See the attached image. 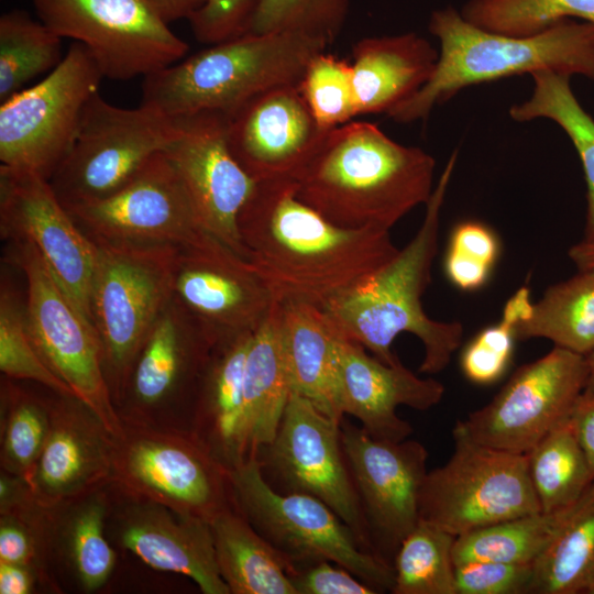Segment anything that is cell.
I'll use <instances>...</instances> for the list:
<instances>
[{
	"mask_svg": "<svg viewBox=\"0 0 594 594\" xmlns=\"http://www.w3.org/2000/svg\"><path fill=\"white\" fill-rule=\"evenodd\" d=\"M246 260L278 301L323 307L399 252L389 231L341 228L301 201L294 179L258 182L239 216Z\"/></svg>",
	"mask_w": 594,
	"mask_h": 594,
	"instance_id": "cell-1",
	"label": "cell"
},
{
	"mask_svg": "<svg viewBox=\"0 0 594 594\" xmlns=\"http://www.w3.org/2000/svg\"><path fill=\"white\" fill-rule=\"evenodd\" d=\"M436 162L376 124L350 121L327 131L294 179L298 198L345 229L387 230L427 204Z\"/></svg>",
	"mask_w": 594,
	"mask_h": 594,
	"instance_id": "cell-2",
	"label": "cell"
},
{
	"mask_svg": "<svg viewBox=\"0 0 594 594\" xmlns=\"http://www.w3.org/2000/svg\"><path fill=\"white\" fill-rule=\"evenodd\" d=\"M455 160L453 153L426 204L422 224L414 239L377 272L321 307L344 338L387 364L399 362L392 351L396 337L415 334L424 344L419 372L425 374L443 371L463 337L461 322L436 321L421 304L431 280L440 211Z\"/></svg>",
	"mask_w": 594,
	"mask_h": 594,
	"instance_id": "cell-3",
	"label": "cell"
},
{
	"mask_svg": "<svg viewBox=\"0 0 594 594\" xmlns=\"http://www.w3.org/2000/svg\"><path fill=\"white\" fill-rule=\"evenodd\" d=\"M429 32L440 42L427 82L387 116L400 123L426 119L435 106L472 85L552 70L594 79V24L569 19L530 35L513 36L477 28L453 7L435 10Z\"/></svg>",
	"mask_w": 594,
	"mask_h": 594,
	"instance_id": "cell-4",
	"label": "cell"
},
{
	"mask_svg": "<svg viewBox=\"0 0 594 594\" xmlns=\"http://www.w3.org/2000/svg\"><path fill=\"white\" fill-rule=\"evenodd\" d=\"M329 44L295 31L243 34L144 77L141 105L172 119L234 114L255 96L299 85L309 62Z\"/></svg>",
	"mask_w": 594,
	"mask_h": 594,
	"instance_id": "cell-5",
	"label": "cell"
},
{
	"mask_svg": "<svg viewBox=\"0 0 594 594\" xmlns=\"http://www.w3.org/2000/svg\"><path fill=\"white\" fill-rule=\"evenodd\" d=\"M92 241L96 263L90 310L117 409L134 360L170 298L178 245Z\"/></svg>",
	"mask_w": 594,
	"mask_h": 594,
	"instance_id": "cell-6",
	"label": "cell"
},
{
	"mask_svg": "<svg viewBox=\"0 0 594 594\" xmlns=\"http://www.w3.org/2000/svg\"><path fill=\"white\" fill-rule=\"evenodd\" d=\"M234 507L293 568L320 560L337 563L377 593L391 592L394 566L367 551L322 501L273 488L255 457L229 471ZM290 572V571H289Z\"/></svg>",
	"mask_w": 594,
	"mask_h": 594,
	"instance_id": "cell-7",
	"label": "cell"
},
{
	"mask_svg": "<svg viewBox=\"0 0 594 594\" xmlns=\"http://www.w3.org/2000/svg\"><path fill=\"white\" fill-rule=\"evenodd\" d=\"M122 425L113 439L114 493L208 522L234 506L229 471L190 430Z\"/></svg>",
	"mask_w": 594,
	"mask_h": 594,
	"instance_id": "cell-8",
	"label": "cell"
},
{
	"mask_svg": "<svg viewBox=\"0 0 594 594\" xmlns=\"http://www.w3.org/2000/svg\"><path fill=\"white\" fill-rule=\"evenodd\" d=\"M180 129L179 119L143 105L113 106L98 91L88 100L74 142L48 182L65 207L105 198L166 151Z\"/></svg>",
	"mask_w": 594,
	"mask_h": 594,
	"instance_id": "cell-9",
	"label": "cell"
},
{
	"mask_svg": "<svg viewBox=\"0 0 594 594\" xmlns=\"http://www.w3.org/2000/svg\"><path fill=\"white\" fill-rule=\"evenodd\" d=\"M452 436L450 459L424 480L420 520L458 537L541 510L526 454L479 443L454 430Z\"/></svg>",
	"mask_w": 594,
	"mask_h": 594,
	"instance_id": "cell-10",
	"label": "cell"
},
{
	"mask_svg": "<svg viewBox=\"0 0 594 594\" xmlns=\"http://www.w3.org/2000/svg\"><path fill=\"white\" fill-rule=\"evenodd\" d=\"M103 75L88 48L73 42L36 85L0 105L1 165L47 180L68 153L88 100Z\"/></svg>",
	"mask_w": 594,
	"mask_h": 594,
	"instance_id": "cell-11",
	"label": "cell"
},
{
	"mask_svg": "<svg viewBox=\"0 0 594 594\" xmlns=\"http://www.w3.org/2000/svg\"><path fill=\"white\" fill-rule=\"evenodd\" d=\"M7 242V263L25 277L28 323L38 353L112 435L119 436L123 425L105 377L96 329L75 307L33 244L24 240Z\"/></svg>",
	"mask_w": 594,
	"mask_h": 594,
	"instance_id": "cell-12",
	"label": "cell"
},
{
	"mask_svg": "<svg viewBox=\"0 0 594 594\" xmlns=\"http://www.w3.org/2000/svg\"><path fill=\"white\" fill-rule=\"evenodd\" d=\"M38 20L85 45L105 78L147 76L183 59L188 45L152 0H32Z\"/></svg>",
	"mask_w": 594,
	"mask_h": 594,
	"instance_id": "cell-13",
	"label": "cell"
},
{
	"mask_svg": "<svg viewBox=\"0 0 594 594\" xmlns=\"http://www.w3.org/2000/svg\"><path fill=\"white\" fill-rule=\"evenodd\" d=\"M341 421L293 392L273 441L255 458L273 488L319 498L374 553L344 455Z\"/></svg>",
	"mask_w": 594,
	"mask_h": 594,
	"instance_id": "cell-14",
	"label": "cell"
},
{
	"mask_svg": "<svg viewBox=\"0 0 594 594\" xmlns=\"http://www.w3.org/2000/svg\"><path fill=\"white\" fill-rule=\"evenodd\" d=\"M215 344L170 297L132 365L117 407L121 421L190 430L196 392Z\"/></svg>",
	"mask_w": 594,
	"mask_h": 594,
	"instance_id": "cell-15",
	"label": "cell"
},
{
	"mask_svg": "<svg viewBox=\"0 0 594 594\" xmlns=\"http://www.w3.org/2000/svg\"><path fill=\"white\" fill-rule=\"evenodd\" d=\"M587 375L586 356L554 346L518 367L490 403L458 420L453 430L479 443L526 454L570 417Z\"/></svg>",
	"mask_w": 594,
	"mask_h": 594,
	"instance_id": "cell-16",
	"label": "cell"
},
{
	"mask_svg": "<svg viewBox=\"0 0 594 594\" xmlns=\"http://www.w3.org/2000/svg\"><path fill=\"white\" fill-rule=\"evenodd\" d=\"M341 441L372 549L393 564L402 541L418 525L428 451L414 439L372 437L341 421Z\"/></svg>",
	"mask_w": 594,
	"mask_h": 594,
	"instance_id": "cell-17",
	"label": "cell"
},
{
	"mask_svg": "<svg viewBox=\"0 0 594 594\" xmlns=\"http://www.w3.org/2000/svg\"><path fill=\"white\" fill-rule=\"evenodd\" d=\"M170 297L215 343L255 332L277 301L248 260L208 233L177 246Z\"/></svg>",
	"mask_w": 594,
	"mask_h": 594,
	"instance_id": "cell-18",
	"label": "cell"
},
{
	"mask_svg": "<svg viewBox=\"0 0 594 594\" xmlns=\"http://www.w3.org/2000/svg\"><path fill=\"white\" fill-rule=\"evenodd\" d=\"M0 234L6 241L33 244L94 327L90 293L96 244L75 222L47 179L0 165Z\"/></svg>",
	"mask_w": 594,
	"mask_h": 594,
	"instance_id": "cell-19",
	"label": "cell"
},
{
	"mask_svg": "<svg viewBox=\"0 0 594 594\" xmlns=\"http://www.w3.org/2000/svg\"><path fill=\"white\" fill-rule=\"evenodd\" d=\"M65 208L92 240L184 245L206 233L165 151L113 194Z\"/></svg>",
	"mask_w": 594,
	"mask_h": 594,
	"instance_id": "cell-20",
	"label": "cell"
},
{
	"mask_svg": "<svg viewBox=\"0 0 594 594\" xmlns=\"http://www.w3.org/2000/svg\"><path fill=\"white\" fill-rule=\"evenodd\" d=\"M182 129L165 151L175 166L201 229L246 260L239 216L256 182L241 167L227 141V118L199 113L180 118Z\"/></svg>",
	"mask_w": 594,
	"mask_h": 594,
	"instance_id": "cell-21",
	"label": "cell"
},
{
	"mask_svg": "<svg viewBox=\"0 0 594 594\" xmlns=\"http://www.w3.org/2000/svg\"><path fill=\"white\" fill-rule=\"evenodd\" d=\"M106 530L110 541L148 566L183 574L204 594H230L218 569L210 522L111 490Z\"/></svg>",
	"mask_w": 594,
	"mask_h": 594,
	"instance_id": "cell-22",
	"label": "cell"
},
{
	"mask_svg": "<svg viewBox=\"0 0 594 594\" xmlns=\"http://www.w3.org/2000/svg\"><path fill=\"white\" fill-rule=\"evenodd\" d=\"M299 85H283L255 96L227 118L229 148L256 182L295 179L324 133Z\"/></svg>",
	"mask_w": 594,
	"mask_h": 594,
	"instance_id": "cell-23",
	"label": "cell"
},
{
	"mask_svg": "<svg viewBox=\"0 0 594 594\" xmlns=\"http://www.w3.org/2000/svg\"><path fill=\"white\" fill-rule=\"evenodd\" d=\"M50 429L29 484L52 508L109 484L114 436L75 395L50 392Z\"/></svg>",
	"mask_w": 594,
	"mask_h": 594,
	"instance_id": "cell-24",
	"label": "cell"
},
{
	"mask_svg": "<svg viewBox=\"0 0 594 594\" xmlns=\"http://www.w3.org/2000/svg\"><path fill=\"white\" fill-rule=\"evenodd\" d=\"M365 350L340 333L337 361L341 413L358 419L374 438L405 440L414 429L397 415V407L428 410L441 402L444 386L435 378L417 376L400 361L387 364Z\"/></svg>",
	"mask_w": 594,
	"mask_h": 594,
	"instance_id": "cell-25",
	"label": "cell"
},
{
	"mask_svg": "<svg viewBox=\"0 0 594 594\" xmlns=\"http://www.w3.org/2000/svg\"><path fill=\"white\" fill-rule=\"evenodd\" d=\"M253 333L212 346L193 406L190 431L228 471L250 459L243 376Z\"/></svg>",
	"mask_w": 594,
	"mask_h": 594,
	"instance_id": "cell-26",
	"label": "cell"
},
{
	"mask_svg": "<svg viewBox=\"0 0 594 594\" xmlns=\"http://www.w3.org/2000/svg\"><path fill=\"white\" fill-rule=\"evenodd\" d=\"M111 504L109 484L90 494L50 509L52 570L82 593H94L109 581L117 552L106 530Z\"/></svg>",
	"mask_w": 594,
	"mask_h": 594,
	"instance_id": "cell-27",
	"label": "cell"
},
{
	"mask_svg": "<svg viewBox=\"0 0 594 594\" xmlns=\"http://www.w3.org/2000/svg\"><path fill=\"white\" fill-rule=\"evenodd\" d=\"M359 116L388 113L432 75L439 52L415 32L361 38L352 51Z\"/></svg>",
	"mask_w": 594,
	"mask_h": 594,
	"instance_id": "cell-28",
	"label": "cell"
},
{
	"mask_svg": "<svg viewBox=\"0 0 594 594\" xmlns=\"http://www.w3.org/2000/svg\"><path fill=\"white\" fill-rule=\"evenodd\" d=\"M279 329L293 392L342 420L336 324L318 306L279 301Z\"/></svg>",
	"mask_w": 594,
	"mask_h": 594,
	"instance_id": "cell-29",
	"label": "cell"
},
{
	"mask_svg": "<svg viewBox=\"0 0 594 594\" xmlns=\"http://www.w3.org/2000/svg\"><path fill=\"white\" fill-rule=\"evenodd\" d=\"M292 393L277 300L253 333L245 361L243 397L250 458L273 441Z\"/></svg>",
	"mask_w": 594,
	"mask_h": 594,
	"instance_id": "cell-30",
	"label": "cell"
},
{
	"mask_svg": "<svg viewBox=\"0 0 594 594\" xmlns=\"http://www.w3.org/2000/svg\"><path fill=\"white\" fill-rule=\"evenodd\" d=\"M210 527L218 569L230 594H296L288 560L234 506Z\"/></svg>",
	"mask_w": 594,
	"mask_h": 594,
	"instance_id": "cell-31",
	"label": "cell"
},
{
	"mask_svg": "<svg viewBox=\"0 0 594 594\" xmlns=\"http://www.w3.org/2000/svg\"><path fill=\"white\" fill-rule=\"evenodd\" d=\"M532 594H594V481L534 563Z\"/></svg>",
	"mask_w": 594,
	"mask_h": 594,
	"instance_id": "cell-32",
	"label": "cell"
},
{
	"mask_svg": "<svg viewBox=\"0 0 594 594\" xmlns=\"http://www.w3.org/2000/svg\"><path fill=\"white\" fill-rule=\"evenodd\" d=\"M515 338L524 341L546 338L574 353L594 351V275L579 271L571 278L550 286L532 304L529 316L515 326Z\"/></svg>",
	"mask_w": 594,
	"mask_h": 594,
	"instance_id": "cell-33",
	"label": "cell"
},
{
	"mask_svg": "<svg viewBox=\"0 0 594 594\" xmlns=\"http://www.w3.org/2000/svg\"><path fill=\"white\" fill-rule=\"evenodd\" d=\"M534 90L531 97L514 105L509 116L518 122L539 118L556 122L573 143L581 160L587 186V208L584 241L594 240V119L574 96L570 86V75L552 70L531 74Z\"/></svg>",
	"mask_w": 594,
	"mask_h": 594,
	"instance_id": "cell-34",
	"label": "cell"
},
{
	"mask_svg": "<svg viewBox=\"0 0 594 594\" xmlns=\"http://www.w3.org/2000/svg\"><path fill=\"white\" fill-rule=\"evenodd\" d=\"M526 459L529 477L543 512L571 507L594 481L570 417L536 443L526 453Z\"/></svg>",
	"mask_w": 594,
	"mask_h": 594,
	"instance_id": "cell-35",
	"label": "cell"
},
{
	"mask_svg": "<svg viewBox=\"0 0 594 594\" xmlns=\"http://www.w3.org/2000/svg\"><path fill=\"white\" fill-rule=\"evenodd\" d=\"M571 507L539 510L458 536L454 565L475 561L534 564L556 538Z\"/></svg>",
	"mask_w": 594,
	"mask_h": 594,
	"instance_id": "cell-36",
	"label": "cell"
},
{
	"mask_svg": "<svg viewBox=\"0 0 594 594\" xmlns=\"http://www.w3.org/2000/svg\"><path fill=\"white\" fill-rule=\"evenodd\" d=\"M51 392V391H50ZM51 421L50 394L6 376L0 386L1 469L31 479Z\"/></svg>",
	"mask_w": 594,
	"mask_h": 594,
	"instance_id": "cell-37",
	"label": "cell"
},
{
	"mask_svg": "<svg viewBox=\"0 0 594 594\" xmlns=\"http://www.w3.org/2000/svg\"><path fill=\"white\" fill-rule=\"evenodd\" d=\"M64 58L62 37L28 11L13 9L0 18V103Z\"/></svg>",
	"mask_w": 594,
	"mask_h": 594,
	"instance_id": "cell-38",
	"label": "cell"
},
{
	"mask_svg": "<svg viewBox=\"0 0 594 594\" xmlns=\"http://www.w3.org/2000/svg\"><path fill=\"white\" fill-rule=\"evenodd\" d=\"M455 536L424 520L402 541L393 560V594H457Z\"/></svg>",
	"mask_w": 594,
	"mask_h": 594,
	"instance_id": "cell-39",
	"label": "cell"
},
{
	"mask_svg": "<svg viewBox=\"0 0 594 594\" xmlns=\"http://www.w3.org/2000/svg\"><path fill=\"white\" fill-rule=\"evenodd\" d=\"M0 371L12 380L29 381L55 393L75 395L38 353L29 329L25 298L21 297L4 272L0 283Z\"/></svg>",
	"mask_w": 594,
	"mask_h": 594,
	"instance_id": "cell-40",
	"label": "cell"
},
{
	"mask_svg": "<svg viewBox=\"0 0 594 594\" xmlns=\"http://www.w3.org/2000/svg\"><path fill=\"white\" fill-rule=\"evenodd\" d=\"M460 13L483 30L525 36L569 18L594 24V0H468Z\"/></svg>",
	"mask_w": 594,
	"mask_h": 594,
	"instance_id": "cell-41",
	"label": "cell"
},
{
	"mask_svg": "<svg viewBox=\"0 0 594 594\" xmlns=\"http://www.w3.org/2000/svg\"><path fill=\"white\" fill-rule=\"evenodd\" d=\"M0 561L32 568L50 592H62L52 570L50 509L35 497L0 513Z\"/></svg>",
	"mask_w": 594,
	"mask_h": 594,
	"instance_id": "cell-42",
	"label": "cell"
},
{
	"mask_svg": "<svg viewBox=\"0 0 594 594\" xmlns=\"http://www.w3.org/2000/svg\"><path fill=\"white\" fill-rule=\"evenodd\" d=\"M528 287L518 289L505 304L502 319L480 331L463 349L460 366L472 383L490 385L507 371L514 352L515 326L531 311Z\"/></svg>",
	"mask_w": 594,
	"mask_h": 594,
	"instance_id": "cell-43",
	"label": "cell"
},
{
	"mask_svg": "<svg viewBox=\"0 0 594 594\" xmlns=\"http://www.w3.org/2000/svg\"><path fill=\"white\" fill-rule=\"evenodd\" d=\"M299 90L323 131L353 121L359 116L351 63L326 51L309 62Z\"/></svg>",
	"mask_w": 594,
	"mask_h": 594,
	"instance_id": "cell-44",
	"label": "cell"
},
{
	"mask_svg": "<svg viewBox=\"0 0 594 594\" xmlns=\"http://www.w3.org/2000/svg\"><path fill=\"white\" fill-rule=\"evenodd\" d=\"M349 7L350 0H257L244 34L295 31L330 45L343 29Z\"/></svg>",
	"mask_w": 594,
	"mask_h": 594,
	"instance_id": "cell-45",
	"label": "cell"
},
{
	"mask_svg": "<svg viewBox=\"0 0 594 594\" xmlns=\"http://www.w3.org/2000/svg\"><path fill=\"white\" fill-rule=\"evenodd\" d=\"M534 564L475 561L455 565L457 594H522L529 592Z\"/></svg>",
	"mask_w": 594,
	"mask_h": 594,
	"instance_id": "cell-46",
	"label": "cell"
},
{
	"mask_svg": "<svg viewBox=\"0 0 594 594\" xmlns=\"http://www.w3.org/2000/svg\"><path fill=\"white\" fill-rule=\"evenodd\" d=\"M257 0H206L187 20L196 40L216 44L244 34Z\"/></svg>",
	"mask_w": 594,
	"mask_h": 594,
	"instance_id": "cell-47",
	"label": "cell"
},
{
	"mask_svg": "<svg viewBox=\"0 0 594 594\" xmlns=\"http://www.w3.org/2000/svg\"><path fill=\"white\" fill-rule=\"evenodd\" d=\"M290 582L296 594H376L377 591L345 568L320 560L293 568Z\"/></svg>",
	"mask_w": 594,
	"mask_h": 594,
	"instance_id": "cell-48",
	"label": "cell"
},
{
	"mask_svg": "<svg viewBox=\"0 0 594 594\" xmlns=\"http://www.w3.org/2000/svg\"><path fill=\"white\" fill-rule=\"evenodd\" d=\"M499 253L496 234L477 221H464L453 229L446 254L493 268Z\"/></svg>",
	"mask_w": 594,
	"mask_h": 594,
	"instance_id": "cell-49",
	"label": "cell"
},
{
	"mask_svg": "<svg viewBox=\"0 0 594 594\" xmlns=\"http://www.w3.org/2000/svg\"><path fill=\"white\" fill-rule=\"evenodd\" d=\"M50 592L42 576L32 568L0 561V594Z\"/></svg>",
	"mask_w": 594,
	"mask_h": 594,
	"instance_id": "cell-50",
	"label": "cell"
},
{
	"mask_svg": "<svg viewBox=\"0 0 594 594\" xmlns=\"http://www.w3.org/2000/svg\"><path fill=\"white\" fill-rule=\"evenodd\" d=\"M570 418L594 476V394L582 393Z\"/></svg>",
	"mask_w": 594,
	"mask_h": 594,
	"instance_id": "cell-51",
	"label": "cell"
},
{
	"mask_svg": "<svg viewBox=\"0 0 594 594\" xmlns=\"http://www.w3.org/2000/svg\"><path fill=\"white\" fill-rule=\"evenodd\" d=\"M163 20L170 24L179 19H188L200 9L206 0H152Z\"/></svg>",
	"mask_w": 594,
	"mask_h": 594,
	"instance_id": "cell-52",
	"label": "cell"
},
{
	"mask_svg": "<svg viewBox=\"0 0 594 594\" xmlns=\"http://www.w3.org/2000/svg\"><path fill=\"white\" fill-rule=\"evenodd\" d=\"M571 261L576 265L579 271H585L594 266V240L584 241L574 244L569 250Z\"/></svg>",
	"mask_w": 594,
	"mask_h": 594,
	"instance_id": "cell-53",
	"label": "cell"
},
{
	"mask_svg": "<svg viewBox=\"0 0 594 594\" xmlns=\"http://www.w3.org/2000/svg\"><path fill=\"white\" fill-rule=\"evenodd\" d=\"M588 375L583 393L594 394V351L586 356Z\"/></svg>",
	"mask_w": 594,
	"mask_h": 594,
	"instance_id": "cell-54",
	"label": "cell"
},
{
	"mask_svg": "<svg viewBox=\"0 0 594 594\" xmlns=\"http://www.w3.org/2000/svg\"><path fill=\"white\" fill-rule=\"evenodd\" d=\"M588 270H591V271H592V273H593V275H594V266H593V267H591V268H588Z\"/></svg>",
	"mask_w": 594,
	"mask_h": 594,
	"instance_id": "cell-55",
	"label": "cell"
}]
</instances>
